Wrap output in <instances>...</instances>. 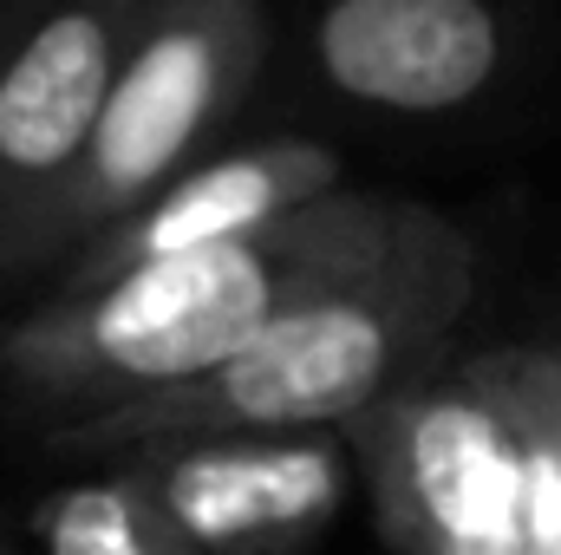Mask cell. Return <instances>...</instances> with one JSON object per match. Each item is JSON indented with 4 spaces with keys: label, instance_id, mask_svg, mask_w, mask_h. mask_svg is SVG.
<instances>
[{
    "label": "cell",
    "instance_id": "1",
    "mask_svg": "<svg viewBox=\"0 0 561 555\" xmlns=\"http://www.w3.org/2000/svg\"><path fill=\"white\" fill-rule=\"evenodd\" d=\"M419 203L340 190L268 229L144 262L99 287L46 294L0 340V380L13 406L66 438L163 393H183L229 366L280 314L313 301L327 281L353 275L412 229Z\"/></svg>",
    "mask_w": 561,
    "mask_h": 555
},
{
    "label": "cell",
    "instance_id": "2",
    "mask_svg": "<svg viewBox=\"0 0 561 555\" xmlns=\"http://www.w3.org/2000/svg\"><path fill=\"white\" fill-rule=\"evenodd\" d=\"M477 301V249L470 236L424 209L412 229L359 262L353 275L327 281L313 301L280 314L268 333H255L229 366L209 380L163 393L150 406L118 418L79 424L53 438L59 451H99L131 457L150 444H190V438H313V431H353L359 418L412 393L424 373L450 360V340Z\"/></svg>",
    "mask_w": 561,
    "mask_h": 555
},
{
    "label": "cell",
    "instance_id": "3",
    "mask_svg": "<svg viewBox=\"0 0 561 555\" xmlns=\"http://www.w3.org/2000/svg\"><path fill=\"white\" fill-rule=\"evenodd\" d=\"M268 66V0L144 7L72 183L33 236L26 275H59L92 236L125 223L203 157H216Z\"/></svg>",
    "mask_w": 561,
    "mask_h": 555
},
{
    "label": "cell",
    "instance_id": "4",
    "mask_svg": "<svg viewBox=\"0 0 561 555\" xmlns=\"http://www.w3.org/2000/svg\"><path fill=\"white\" fill-rule=\"evenodd\" d=\"M346 444L399 555H529L523 438L483 353H450Z\"/></svg>",
    "mask_w": 561,
    "mask_h": 555
},
{
    "label": "cell",
    "instance_id": "5",
    "mask_svg": "<svg viewBox=\"0 0 561 555\" xmlns=\"http://www.w3.org/2000/svg\"><path fill=\"white\" fill-rule=\"evenodd\" d=\"M144 7L26 0L0 39V281H26V256L72 183Z\"/></svg>",
    "mask_w": 561,
    "mask_h": 555
},
{
    "label": "cell",
    "instance_id": "6",
    "mask_svg": "<svg viewBox=\"0 0 561 555\" xmlns=\"http://www.w3.org/2000/svg\"><path fill=\"white\" fill-rule=\"evenodd\" d=\"M307 66L327 99L392 125H444L477 112L516 66L503 0H320Z\"/></svg>",
    "mask_w": 561,
    "mask_h": 555
},
{
    "label": "cell",
    "instance_id": "7",
    "mask_svg": "<svg viewBox=\"0 0 561 555\" xmlns=\"http://www.w3.org/2000/svg\"><path fill=\"white\" fill-rule=\"evenodd\" d=\"M150 490L209 555H300L359 477L346 431L313 438H190L131 451Z\"/></svg>",
    "mask_w": 561,
    "mask_h": 555
},
{
    "label": "cell",
    "instance_id": "8",
    "mask_svg": "<svg viewBox=\"0 0 561 555\" xmlns=\"http://www.w3.org/2000/svg\"><path fill=\"white\" fill-rule=\"evenodd\" d=\"M340 190H353V183H346V163H340L333 144H320V138L222 144V150L203 157L190 177H176L163 196H150L144 209H131L125 223H112L105 236H92V242L53 275V294L99 287V281H112V275L144 269V262L190 256V249H209V242L268 229V223L307 209V203L340 196Z\"/></svg>",
    "mask_w": 561,
    "mask_h": 555
},
{
    "label": "cell",
    "instance_id": "9",
    "mask_svg": "<svg viewBox=\"0 0 561 555\" xmlns=\"http://www.w3.org/2000/svg\"><path fill=\"white\" fill-rule=\"evenodd\" d=\"M33 555H209L150 490L138 464L112 457L105 477L66 484L33 503Z\"/></svg>",
    "mask_w": 561,
    "mask_h": 555
},
{
    "label": "cell",
    "instance_id": "10",
    "mask_svg": "<svg viewBox=\"0 0 561 555\" xmlns=\"http://www.w3.org/2000/svg\"><path fill=\"white\" fill-rule=\"evenodd\" d=\"M490 380L523 438L529 471V555H561V347H483Z\"/></svg>",
    "mask_w": 561,
    "mask_h": 555
},
{
    "label": "cell",
    "instance_id": "11",
    "mask_svg": "<svg viewBox=\"0 0 561 555\" xmlns=\"http://www.w3.org/2000/svg\"><path fill=\"white\" fill-rule=\"evenodd\" d=\"M0 555H33L26 543H13V536H0Z\"/></svg>",
    "mask_w": 561,
    "mask_h": 555
},
{
    "label": "cell",
    "instance_id": "12",
    "mask_svg": "<svg viewBox=\"0 0 561 555\" xmlns=\"http://www.w3.org/2000/svg\"><path fill=\"white\" fill-rule=\"evenodd\" d=\"M125 7H157V0H125Z\"/></svg>",
    "mask_w": 561,
    "mask_h": 555
},
{
    "label": "cell",
    "instance_id": "13",
    "mask_svg": "<svg viewBox=\"0 0 561 555\" xmlns=\"http://www.w3.org/2000/svg\"><path fill=\"white\" fill-rule=\"evenodd\" d=\"M7 26H13V13H7ZM7 26H0V39H7Z\"/></svg>",
    "mask_w": 561,
    "mask_h": 555
}]
</instances>
